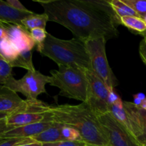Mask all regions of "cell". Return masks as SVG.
Masks as SVG:
<instances>
[{"label": "cell", "mask_w": 146, "mask_h": 146, "mask_svg": "<svg viewBox=\"0 0 146 146\" xmlns=\"http://www.w3.org/2000/svg\"><path fill=\"white\" fill-rule=\"evenodd\" d=\"M48 21L66 27L84 41L104 37L108 41L119 34L120 18L109 0H35Z\"/></svg>", "instance_id": "obj_1"}, {"label": "cell", "mask_w": 146, "mask_h": 146, "mask_svg": "<svg viewBox=\"0 0 146 146\" xmlns=\"http://www.w3.org/2000/svg\"><path fill=\"white\" fill-rule=\"evenodd\" d=\"M50 112L54 122L78 131L87 145L109 146L98 116L86 103L51 106Z\"/></svg>", "instance_id": "obj_2"}, {"label": "cell", "mask_w": 146, "mask_h": 146, "mask_svg": "<svg viewBox=\"0 0 146 146\" xmlns=\"http://www.w3.org/2000/svg\"><path fill=\"white\" fill-rule=\"evenodd\" d=\"M37 51L46 56L59 66H69L80 69H91L89 54L85 41L74 38L64 40L47 34L46 39L41 46L36 47Z\"/></svg>", "instance_id": "obj_3"}, {"label": "cell", "mask_w": 146, "mask_h": 146, "mask_svg": "<svg viewBox=\"0 0 146 146\" xmlns=\"http://www.w3.org/2000/svg\"><path fill=\"white\" fill-rule=\"evenodd\" d=\"M50 83L59 88V96L86 103L88 95L86 71L59 66L58 70L50 71Z\"/></svg>", "instance_id": "obj_4"}, {"label": "cell", "mask_w": 146, "mask_h": 146, "mask_svg": "<svg viewBox=\"0 0 146 146\" xmlns=\"http://www.w3.org/2000/svg\"><path fill=\"white\" fill-rule=\"evenodd\" d=\"M50 106L38 99H26L18 108L8 114L7 125L17 128L43 121H53Z\"/></svg>", "instance_id": "obj_5"}, {"label": "cell", "mask_w": 146, "mask_h": 146, "mask_svg": "<svg viewBox=\"0 0 146 146\" xmlns=\"http://www.w3.org/2000/svg\"><path fill=\"white\" fill-rule=\"evenodd\" d=\"M107 40L104 37L91 38L85 41L89 54L91 69L109 88H113L119 84L116 77L110 67L106 52Z\"/></svg>", "instance_id": "obj_6"}, {"label": "cell", "mask_w": 146, "mask_h": 146, "mask_svg": "<svg viewBox=\"0 0 146 146\" xmlns=\"http://www.w3.org/2000/svg\"><path fill=\"white\" fill-rule=\"evenodd\" d=\"M50 83V76L40 71H28L21 78L16 80L11 76L4 86L16 93H21L27 99H37L38 95L46 93V85Z\"/></svg>", "instance_id": "obj_7"}, {"label": "cell", "mask_w": 146, "mask_h": 146, "mask_svg": "<svg viewBox=\"0 0 146 146\" xmlns=\"http://www.w3.org/2000/svg\"><path fill=\"white\" fill-rule=\"evenodd\" d=\"M109 146H144L109 112L98 116Z\"/></svg>", "instance_id": "obj_8"}, {"label": "cell", "mask_w": 146, "mask_h": 146, "mask_svg": "<svg viewBox=\"0 0 146 146\" xmlns=\"http://www.w3.org/2000/svg\"><path fill=\"white\" fill-rule=\"evenodd\" d=\"M88 78V95L86 104L97 115L109 112L108 94L110 88L100 79L92 69L86 71Z\"/></svg>", "instance_id": "obj_9"}, {"label": "cell", "mask_w": 146, "mask_h": 146, "mask_svg": "<svg viewBox=\"0 0 146 146\" xmlns=\"http://www.w3.org/2000/svg\"><path fill=\"white\" fill-rule=\"evenodd\" d=\"M123 107L128 116L129 130L142 145L146 143V110L133 102L123 101Z\"/></svg>", "instance_id": "obj_10"}, {"label": "cell", "mask_w": 146, "mask_h": 146, "mask_svg": "<svg viewBox=\"0 0 146 146\" xmlns=\"http://www.w3.org/2000/svg\"><path fill=\"white\" fill-rule=\"evenodd\" d=\"M1 24L7 33V37L14 44L19 52L31 51L36 46L30 32L23 27L4 22H1Z\"/></svg>", "instance_id": "obj_11"}, {"label": "cell", "mask_w": 146, "mask_h": 146, "mask_svg": "<svg viewBox=\"0 0 146 146\" xmlns=\"http://www.w3.org/2000/svg\"><path fill=\"white\" fill-rule=\"evenodd\" d=\"M54 123V121H43L17 127L4 133L1 135L3 139L8 138H32L46 130Z\"/></svg>", "instance_id": "obj_12"}, {"label": "cell", "mask_w": 146, "mask_h": 146, "mask_svg": "<svg viewBox=\"0 0 146 146\" xmlns=\"http://www.w3.org/2000/svg\"><path fill=\"white\" fill-rule=\"evenodd\" d=\"M24 102L17 93L0 84V113L9 114Z\"/></svg>", "instance_id": "obj_13"}, {"label": "cell", "mask_w": 146, "mask_h": 146, "mask_svg": "<svg viewBox=\"0 0 146 146\" xmlns=\"http://www.w3.org/2000/svg\"><path fill=\"white\" fill-rule=\"evenodd\" d=\"M34 14V11L29 12L19 11L9 5L6 1L0 0V21L9 24L21 26V21Z\"/></svg>", "instance_id": "obj_14"}, {"label": "cell", "mask_w": 146, "mask_h": 146, "mask_svg": "<svg viewBox=\"0 0 146 146\" xmlns=\"http://www.w3.org/2000/svg\"><path fill=\"white\" fill-rule=\"evenodd\" d=\"M62 127L63 125L61 124L54 122L51 126L31 138L35 141L39 142L42 144L63 141L62 136H61Z\"/></svg>", "instance_id": "obj_15"}, {"label": "cell", "mask_w": 146, "mask_h": 146, "mask_svg": "<svg viewBox=\"0 0 146 146\" xmlns=\"http://www.w3.org/2000/svg\"><path fill=\"white\" fill-rule=\"evenodd\" d=\"M48 21V17L46 14H31L29 17H27L21 21V25L24 29L30 31L34 29H46V23Z\"/></svg>", "instance_id": "obj_16"}, {"label": "cell", "mask_w": 146, "mask_h": 146, "mask_svg": "<svg viewBox=\"0 0 146 146\" xmlns=\"http://www.w3.org/2000/svg\"><path fill=\"white\" fill-rule=\"evenodd\" d=\"M19 54V50L7 37L0 39V56L9 64L12 62Z\"/></svg>", "instance_id": "obj_17"}, {"label": "cell", "mask_w": 146, "mask_h": 146, "mask_svg": "<svg viewBox=\"0 0 146 146\" xmlns=\"http://www.w3.org/2000/svg\"><path fill=\"white\" fill-rule=\"evenodd\" d=\"M9 64L12 68L19 67L27 69V71L35 70L32 61V52L30 50L19 52L17 58Z\"/></svg>", "instance_id": "obj_18"}, {"label": "cell", "mask_w": 146, "mask_h": 146, "mask_svg": "<svg viewBox=\"0 0 146 146\" xmlns=\"http://www.w3.org/2000/svg\"><path fill=\"white\" fill-rule=\"evenodd\" d=\"M109 113L118 122L125 125L129 130V123H128V116H127V113L123 107V101L121 99L115 104L110 105Z\"/></svg>", "instance_id": "obj_19"}, {"label": "cell", "mask_w": 146, "mask_h": 146, "mask_svg": "<svg viewBox=\"0 0 146 146\" xmlns=\"http://www.w3.org/2000/svg\"><path fill=\"white\" fill-rule=\"evenodd\" d=\"M109 3L111 4L114 12L119 18L123 17H140L138 14L123 0H109Z\"/></svg>", "instance_id": "obj_20"}, {"label": "cell", "mask_w": 146, "mask_h": 146, "mask_svg": "<svg viewBox=\"0 0 146 146\" xmlns=\"http://www.w3.org/2000/svg\"><path fill=\"white\" fill-rule=\"evenodd\" d=\"M121 24L139 34L146 31V24L143 19L136 17H123L120 18Z\"/></svg>", "instance_id": "obj_21"}, {"label": "cell", "mask_w": 146, "mask_h": 146, "mask_svg": "<svg viewBox=\"0 0 146 146\" xmlns=\"http://www.w3.org/2000/svg\"><path fill=\"white\" fill-rule=\"evenodd\" d=\"M61 136L63 141H84L79 132L69 126L63 125L61 129Z\"/></svg>", "instance_id": "obj_22"}, {"label": "cell", "mask_w": 146, "mask_h": 146, "mask_svg": "<svg viewBox=\"0 0 146 146\" xmlns=\"http://www.w3.org/2000/svg\"><path fill=\"white\" fill-rule=\"evenodd\" d=\"M12 67L0 56V84L4 85L7 80L12 76Z\"/></svg>", "instance_id": "obj_23"}, {"label": "cell", "mask_w": 146, "mask_h": 146, "mask_svg": "<svg viewBox=\"0 0 146 146\" xmlns=\"http://www.w3.org/2000/svg\"><path fill=\"white\" fill-rule=\"evenodd\" d=\"M133 9L141 19L146 15V0H123Z\"/></svg>", "instance_id": "obj_24"}, {"label": "cell", "mask_w": 146, "mask_h": 146, "mask_svg": "<svg viewBox=\"0 0 146 146\" xmlns=\"http://www.w3.org/2000/svg\"><path fill=\"white\" fill-rule=\"evenodd\" d=\"M31 38H33L34 41L36 44V46H41L44 43L45 40L46 39L48 32L44 29H34L30 31Z\"/></svg>", "instance_id": "obj_25"}, {"label": "cell", "mask_w": 146, "mask_h": 146, "mask_svg": "<svg viewBox=\"0 0 146 146\" xmlns=\"http://www.w3.org/2000/svg\"><path fill=\"white\" fill-rule=\"evenodd\" d=\"M87 144L84 141H61L55 143H44L43 146H86Z\"/></svg>", "instance_id": "obj_26"}, {"label": "cell", "mask_w": 146, "mask_h": 146, "mask_svg": "<svg viewBox=\"0 0 146 146\" xmlns=\"http://www.w3.org/2000/svg\"><path fill=\"white\" fill-rule=\"evenodd\" d=\"M28 138H8V139H3L0 141V146H16L21 143Z\"/></svg>", "instance_id": "obj_27"}, {"label": "cell", "mask_w": 146, "mask_h": 146, "mask_svg": "<svg viewBox=\"0 0 146 146\" xmlns=\"http://www.w3.org/2000/svg\"><path fill=\"white\" fill-rule=\"evenodd\" d=\"M6 2L9 4V6H11V7H13L15 9L19 10V11H24V12H29L31 11L30 10L27 9L18 0H7L6 1Z\"/></svg>", "instance_id": "obj_28"}, {"label": "cell", "mask_w": 146, "mask_h": 146, "mask_svg": "<svg viewBox=\"0 0 146 146\" xmlns=\"http://www.w3.org/2000/svg\"><path fill=\"white\" fill-rule=\"evenodd\" d=\"M139 54L141 59L146 65V42L144 38L140 43Z\"/></svg>", "instance_id": "obj_29"}, {"label": "cell", "mask_w": 146, "mask_h": 146, "mask_svg": "<svg viewBox=\"0 0 146 146\" xmlns=\"http://www.w3.org/2000/svg\"><path fill=\"white\" fill-rule=\"evenodd\" d=\"M121 100V98L114 92L113 88H110L109 94H108V104L109 105L115 104Z\"/></svg>", "instance_id": "obj_30"}, {"label": "cell", "mask_w": 146, "mask_h": 146, "mask_svg": "<svg viewBox=\"0 0 146 146\" xmlns=\"http://www.w3.org/2000/svg\"><path fill=\"white\" fill-rule=\"evenodd\" d=\"M16 146H43V144L39 142H37V141H35L31 138H28L24 142Z\"/></svg>", "instance_id": "obj_31"}, {"label": "cell", "mask_w": 146, "mask_h": 146, "mask_svg": "<svg viewBox=\"0 0 146 146\" xmlns=\"http://www.w3.org/2000/svg\"><path fill=\"white\" fill-rule=\"evenodd\" d=\"M13 128H14L7 125L5 119L1 120V121H0V139L1 138V135H2L4 133L7 132V131H9V130L13 129Z\"/></svg>", "instance_id": "obj_32"}, {"label": "cell", "mask_w": 146, "mask_h": 146, "mask_svg": "<svg viewBox=\"0 0 146 146\" xmlns=\"http://www.w3.org/2000/svg\"><path fill=\"white\" fill-rule=\"evenodd\" d=\"M7 37V33H6L5 30H4V27H3L1 22L0 21V39L4 38Z\"/></svg>", "instance_id": "obj_33"}, {"label": "cell", "mask_w": 146, "mask_h": 146, "mask_svg": "<svg viewBox=\"0 0 146 146\" xmlns=\"http://www.w3.org/2000/svg\"><path fill=\"white\" fill-rule=\"evenodd\" d=\"M133 96L137 97V98H139V99H140V100H141V101H143L144 100H145V99H146V97H145V94H142V93H139V94H135V95H134Z\"/></svg>", "instance_id": "obj_34"}, {"label": "cell", "mask_w": 146, "mask_h": 146, "mask_svg": "<svg viewBox=\"0 0 146 146\" xmlns=\"http://www.w3.org/2000/svg\"><path fill=\"white\" fill-rule=\"evenodd\" d=\"M8 114L7 113H0V121L1 120H4L6 119V118L7 117Z\"/></svg>", "instance_id": "obj_35"}, {"label": "cell", "mask_w": 146, "mask_h": 146, "mask_svg": "<svg viewBox=\"0 0 146 146\" xmlns=\"http://www.w3.org/2000/svg\"><path fill=\"white\" fill-rule=\"evenodd\" d=\"M140 107H141V108H143V109L146 110V99L144 100V101H143L142 104H141V106H140Z\"/></svg>", "instance_id": "obj_36"}, {"label": "cell", "mask_w": 146, "mask_h": 146, "mask_svg": "<svg viewBox=\"0 0 146 146\" xmlns=\"http://www.w3.org/2000/svg\"><path fill=\"white\" fill-rule=\"evenodd\" d=\"M141 35H142L143 36V38H146V31H144V32L141 33V34H140Z\"/></svg>", "instance_id": "obj_37"}, {"label": "cell", "mask_w": 146, "mask_h": 146, "mask_svg": "<svg viewBox=\"0 0 146 146\" xmlns=\"http://www.w3.org/2000/svg\"><path fill=\"white\" fill-rule=\"evenodd\" d=\"M142 19H143V21H144V22H145V24H146V15L144 16V17H143Z\"/></svg>", "instance_id": "obj_38"}, {"label": "cell", "mask_w": 146, "mask_h": 146, "mask_svg": "<svg viewBox=\"0 0 146 146\" xmlns=\"http://www.w3.org/2000/svg\"><path fill=\"white\" fill-rule=\"evenodd\" d=\"M86 146H97V145H87Z\"/></svg>", "instance_id": "obj_39"}, {"label": "cell", "mask_w": 146, "mask_h": 146, "mask_svg": "<svg viewBox=\"0 0 146 146\" xmlns=\"http://www.w3.org/2000/svg\"><path fill=\"white\" fill-rule=\"evenodd\" d=\"M144 39H145V42H146V38H143Z\"/></svg>", "instance_id": "obj_40"}, {"label": "cell", "mask_w": 146, "mask_h": 146, "mask_svg": "<svg viewBox=\"0 0 146 146\" xmlns=\"http://www.w3.org/2000/svg\"><path fill=\"white\" fill-rule=\"evenodd\" d=\"M2 140H3L2 138H1V139H0V141H2Z\"/></svg>", "instance_id": "obj_41"}, {"label": "cell", "mask_w": 146, "mask_h": 146, "mask_svg": "<svg viewBox=\"0 0 146 146\" xmlns=\"http://www.w3.org/2000/svg\"><path fill=\"white\" fill-rule=\"evenodd\" d=\"M144 146H146V143H145V144H144V145H143Z\"/></svg>", "instance_id": "obj_42"}]
</instances>
